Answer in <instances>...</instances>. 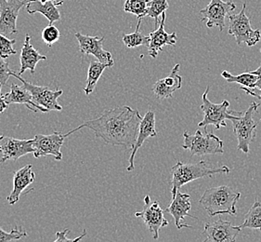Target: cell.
Listing matches in <instances>:
<instances>
[{"label":"cell","mask_w":261,"mask_h":242,"mask_svg":"<svg viewBox=\"0 0 261 242\" xmlns=\"http://www.w3.org/2000/svg\"><path fill=\"white\" fill-rule=\"evenodd\" d=\"M1 89L2 86H0V114H2L9 107V105L5 100V96L1 93Z\"/></svg>","instance_id":"obj_36"},{"label":"cell","mask_w":261,"mask_h":242,"mask_svg":"<svg viewBox=\"0 0 261 242\" xmlns=\"http://www.w3.org/2000/svg\"><path fill=\"white\" fill-rule=\"evenodd\" d=\"M169 8L167 0H150L148 4V14L147 16L151 17L154 20L155 27H158L159 17L162 15L163 12L167 11Z\"/></svg>","instance_id":"obj_29"},{"label":"cell","mask_w":261,"mask_h":242,"mask_svg":"<svg viewBox=\"0 0 261 242\" xmlns=\"http://www.w3.org/2000/svg\"><path fill=\"white\" fill-rule=\"evenodd\" d=\"M241 90L246 91L247 94L251 95V96H254L257 99L261 100V88L260 89H257V88H247V87H242Z\"/></svg>","instance_id":"obj_35"},{"label":"cell","mask_w":261,"mask_h":242,"mask_svg":"<svg viewBox=\"0 0 261 242\" xmlns=\"http://www.w3.org/2000/svg\"><path fill=\"white\" fill-rule=\"evenodd\" d=\"M74 36L79 41L80 53L83 55H93L99 62L114 65L112 54L103 49L105 37H90L80 33H75Z\"/></svg>","instance_id":"obj_14"},{"label":"cell","mask_w":261,"mask_h":242,"mask_svg":"<svg viewBox=\"0 0 261 242\" xmlns=\"http://www.w3.org/2000/svg\"><path fill=\"white\" fill-rule=\"evenodd\" d=\"M179 67V63H177L171 70V73L168 75L167 78L159 79L153 84L152 92L156 96L157 99L164 100L172 98L173 93L176 90L181 89L182 78L178 75Z\"/></svg>","instance_id":"obj_19"},{"label":"cell","mask_w":261,"mask_h":242,"mask_svg":"<svg viewBox=\"0 0 261 242\" xmlns=\"http://www.w3.org/2000/svg\"><path fill=\"white\" fill-rule=\"evenodd\" d=\"M27 232L22 227H15L12 228L11 232H6L0 227V242H10L20 240L27 237Z\"/></svg>","instance_id":"obj_30"},{"label":"cell","mask_w":261,"mask_h":242,"mask_svg":"<svg viewBox=\"0 0 261 242\" xmlns=\"http://www.w3.org/2000/svg\"><path fill=\"white\" fill-rule=\"evenodd\" d=\"M183 139L184 142L181 148L189 150L192 156L203 157L206 155L224 154L223 141L213 133H207L206 131L204 134L196 131L193 135L184 132Z\"/></svg>","instance_id":"obj_5"},{"label":"cell","mask_w":261,"mask_h":242,"mask_svg":"<svg viewBox=\"0 0 261 242\" xmlns=\"http://www.w3.org/2000/svg\"><path fill=\"white\" fill-rule=\"evenodd\" d=\"M259 105L256 102L252 103L245 114L232 119L233 133L238 140V150L245 154L249 152V146L255 141L256 135L257 122L254 119V114L257 111Z\"/></svg>","instance_id":"obj_6"},{"label":"cell","mask_w":261,"mask_h":242,"mask_svg":"<svg viewBox=\"0 0 261 242\" xmlns=\"http://www.w3.org/2000/svg\"><path fill=\"white\" fill-rule=\"evenodd\" d=\"M60 6L53 0H48L46 2H41L40 0H33L27 5V11L29 14L41 13L45 16L49 23H54L55 21L61 20V13L57 9Z\"/></svg>","instance_id":"obj_23"},{"label":"cell","mask_w":261,"mask_h":242,"mask_svg":"<svg viewBox=\"0 0 261 242\" xmlns=\"http://www.w3.org/2000/svg\"><path fill=\"white\" fill-rule=\"evenodd\" d=\"M41 2H46V1H48V0H40ZM53 1H54V2H56V3H58L59 5H63V0H53Z\"/></svg>","instance_id":"obj_38"},{"label":"cell","mask_w":261,"mask_h":242,"mask_svg":"<svg viewBox=\"0 0 261 242\" xmlns=\"http://www.w3.org/2000/svg\"><path fill=\"white\" fill-rule=\"evenodd\" d=\"M246 3L238 14L229 15V30L230 36L235 37L236 43L241 46L246 43L248 47H253L260 41L261 32L259 29L254 30L251 27L250 19L246 16Z\"/></svg>","instance_id":"obj_7"},{"label":"cell","mask_w":261,"mask_h":242,"mask_svg":"<svg viewBox=\"0 0 261 242\" xmlns=\"http://www.w3.org/2000/svg\"><path fill=\"white\" fill-rule=\"evenodd\" d=\"M260 53H261V50H260Z\"/></svg>","instance_id":"obj_40"},{"label":"cell","mask_w":261,"mask_h":242,"mask_svg":"<svg viewBox=\"0 0 261 242\" xmlns=\"http://www.w3.org/2000/svg\"><path fill=\"white\" fill-rule=\"evenodd\" d=\"M0 86H2V85H1V83H0Z\"/></svg>","instance_id":"obj_39"},{"label":"cell","mask_w":261,"mask_h":242,"mask_svg":"<svg viewBox=\"0 0 261 242\" xmlns=\"http://www.w3.org/2000/svg\"><path fill=\"white\" fill-rule=\"evenodd\" d=\"M142 119L140 112L129 106H118L105 110L99 117L85 121L80 126L65 134L66 138L82 128L93 131L96 138L107 144L132 149L136 142L139 128Z\"/></svg>","instance_id":"obj_1"},{"label":"cell","mask_w":261,"mask_h":242,"mask_svg":"<svg viewBox=\"0 0 261 242\" xmlns=\"http://www.w3.org/2000/svg\"><path fill=\"white\" fill-rule=\"evenodd\" d=\"M150 0H125L124 10L127 13L137 16L139 20H142L148 14V4Z\"/></svg>","instance_id":"obj_28"},{"label":"cell","mask_w":261,"mask_h":242,"mask_svg":"<svg viewBox=\"0 0 261 242\" xmlns=\"http://www.w3.org/2000/svg\"><path fill=\"white\" fill-rule=\"evenodd\" d=\"M241 230L240 226L234 227L230 222L219 218L217 221L205 224L202 235L206 237L204 242H234Z\"/></svg>","instance_id":"obj_13"},{"label":"cell","mask_w":261,"mask_h":242,"mask_svg":"<svg viewBox=\"0 0 261 242\" xmlns=\"http://www.w3.org/2000/svg\"><path fill=\"white\" fill-rule=\"evenodd\" d=\"M141 20H139L138 25H137L136 30L134 33L131 34H125L123 36V42L125 45V47L128 49H135L140 46H147L150 43V36H145L141 32H140V27H141Z\"/></svg>","instance_id":"obj_26"},{"label":"cell","mask_w":261,"mask_h":242,"mask_svg":"<svg viewBox=\"0 0 261 242\" xmlns=\"http://www.w3.org/2000/svg\"><path fill=\"white\" fill-rule=\"evenodd\" d=\"M165 211L162 210L158 201L145 203L144 209L135 213L136 217L141 218L152 234L153 239L159 238V231L162 227L168 226V221L164 216Z\"/></svg>","instance_id":"obj_15"},{"label":"cell","mask_w":261,"mask_h":242,"mask_svg":"<svg viewBox=\"0 0 261 242\" xmlns=\"http://www.w3.org/2000/svg\"><path fill=\"white\" fill-rule=\"evenodd\" d=\"M70 230L69 229H64L63 231L57 232L56 233V239L55 242H63V241H79L80 239H82L83 237L87 236V230L84 229L83 234H81L79 237H75V238H68L66 237V234H68Z\"/></svg>","instance_id":"obj_34"},{"label":"cell","mask_w":261,"mask_h":242,"mask_svg":"<svg viewBox=\"0 0 261 242\" xmlns=\"http://www.w3.org/2000/svg\"><path fill=\"white\" fill-rule=\"evenodd\" d=\"M230 168L227 166L215 168L204 160H201L196 164L184 163L178 161L171 168L172 198L176 195L177 191L181 188V186L194 180L201 179L204 177H213L216 174H230Z\"/></svg>","instance_id":"obj_2"},{"label":"cell","mask_w":261,"mask_h":242,"mask_svg":"<svg viewBox=\"0 0 261 242\" xmlns=\"http://www.w3.org/2000/svg\"><path fill=\"white\" fill-rule=\"evenodd\" d=\"M192 209V204H191V196L188 194H184L179 192V190L177 191L176 195L172 198V202L170 206L165 210V212L169 213L173 216L176 227L178 229H181L182 227H188L191 228V226L188 224L182 223L185 219V217H192L193 219L198 220L196 217L190 215V211Z\"/></svg>","instance_id":"obj_17"},{"label":"cell","mask_w":261,"mask_h":242,"mask_svg":"<svg viewBox=\"0 0 261 242\" xmlns=\"http://www.w3.org/2000/svg\"><path fill=\"white\" fill-rule=\"evenodd\" d=\"M252 73L253 74L256 75L257 76V78H258V80H257V82H256V88L257 89H260L261 88V65L258 67V68L255 70V71H252Z\"/></svg>","instance_id":"obj_37"},{"label":"cell","mask_w":261,"mask_h":242,"mask_svg":"<svg viewBox=\"0 0 261 242\" xmlns=\"http://www.w3.org/2000/svg\"><path fill=\"white\" fill-rule=\"evenodd\" d=\"M34 138L21 140L13 137L0 135V163L8 160H18L27 154L34 153Z\"/></svg>","instance_id":"obj_12"},{"label":"cell","mask_w":261,"mask_h":242,"mask_svg":"<svg viewBox=\"0 0 261 242\" xmlns=\"http://www.w3.org/2000/svg\"><path fill=\"white\" fill-rule=\"evenodd\" d=\"M113 65L110 63H105L99 61H90L89 71H88V78H87V85L84 89L86 95L91 94L94 91L96 85L99 81V78L107 67H112Z\"/></svg>","instance_id":"obj_24"},{"label":"cell","mask_w":261,"mask_h":242,"mask_svg":"<svg viewBox=\"0 0 261 242\" xmlns=\"http://www.w3.org/2000/svg\"><path fill=\"white\" fill-rule=\"evenodd\" d=\"M32 168L33 165L28 164L13 174V189L7 198V201L10 205H15L20 200L21 193L34 183L36 179V174L32 171Z\"/></svg>","instance_id":"obj_20"},{"label":"cell","mask_w":261,"mask_h":242,"mask_svg":"<svg viewBox=\"0 0 261 242\" xmlns=\"http://www.w3.org/2000/svg\"><path fill=\"white\" fill-rule=\"evenodd\" d=\"M165 22H166V11L163 12L160 26L155 31L150 33V43L148 45V53L151 58L155 59L159 52H162L163 47L165 46H175L178 37L177 34L174 32L168 34L165 31Z\"/></svg>","instance_id":"obj_18"},{"label":"cell","mask_w":261,"mask_h":242,"mask_svg":"<svg viewBox=\"0 0 261 242\" xmlns=\"http://www.w3.org/2000/svg\"><path fill=\"white\" fill-rule=\"evenodd\" d=\"M209 89L210 88L207 86L206 90L202 95L203 105L201 106V108L204 112V118L199 122L198 127H204V129H206L208 125H213L216 130H220L221 127L227 126V123H225L226 119L232 120L237 116L243 115L242 112L229 109L230 103L227 100L223 101L221 104H213L207 97Z\"/></svg>","instance_id":"obj_4"},{"label":"cell","mask_w":261,"mask_h":242,"mask_svg":"<svg viewBox=\"0 0 261 242\" xmlns=\"http://www.w3.org/2000/svg\"><path fill=\"white\" fill-rule=\"evenodd\" d=\"M260 121H261V118H260Z\"/></svg>","instance_id":"obj_41"},{"label":"cell","mask_w":261,"mask_h":242,"mask_svg":"<svg viewBox=\"0 0 261 242\" xmlns=\"http://www.w3.org/2000/svg\"><path fill=\"white\" fill-rule=\"evenodd\" d=\"M236 5L231 1L224 2L222 0H211L208 5L200 11L201 20L206 21L208 28L219 27L220 32L225 27V19L231 11H235Z\"/></svg>","instance_id":"obj_11"},{"label":"cell","mask_w":261,"mask_h":242,"mask_svg":"<svg viewBox=\"0 0 261 242\" xmlns=\"http://www.w3.org/2000/svg\"><path fill=\"white\" fill-rule=\"evenodd\" d=\"M15 42V39H10L8 37L0 34V56L6 59L11 55L16 54L17 52L13 49Z\"/></svg>","instance_id":"obj_32"},{"label":"cell","mask_w":261,"mask_h":242,"mask_svg":"<svg viewBox=\"0 0 261 242\" xmlns=\"http://www.w3.org/2000/svg\"><path fill=\"white\" fill-rule=\"evenodd\" d=\"M33 0H0V34L10 37L18 33L19 11Z\"/></svg>","instance_id":"obj_10"},{"label":"cell","mask_w":261,"mask_h":242,"mask_svg":"<svg viewBox=\"0 0 261 242\" xmlns=\"http://www.w3.org/2000/svg\"><path fill=\"white\" fill-rule=\"evenodd\" d=\"M157 131L155 128V114L153 111H148L145 116L142 117L139 128V133L137 137L136 142L134 144V148H132V153L129 157V166L127 167V172H132L135 168V156L142 144L150 137H156Z\"/></svg>","instance_id":"obj_16"},{"label":"cell","mask_w":261,"mask_h":242,"mask_svg":"<svg viewBox=\"0 0 261 242\" xmlns=\"http://www.w3.org/2000/svg\"><path fill=\"white\" fill-rule=\"evenodd\" d=\"M241 229H259L261 231V203L255 201L245 216V221L240 226Z\"/></svg>","instance_id":"obj_25"},{"label":"cell","mask_w":261,"mask_h":242,"mask_svg":"<svg viewBox=\"0 0 261 242\" xmlns=\"http://www.w3.org/2000/svg\"><path fill=\"white\" fill-rule=\"evenodd\" d=\"M41 37L43 41L46 43L48 47H51L54 43L57 42L60 39L61 33L53 23H49L42 30Z\"/></svg>","instance_id":"obj_31"},{"label":"cell","mask_w":261,"mask_h":242,"mask_svg":"<svg viewBox=\"0 0 261 242\" xmlns=\"http://www.w3.org/2000/svg\"><path fill=\"white\" fill-rule=\"evenodd\" d=\"M31 37L27 34L25 35V39L24 43L21 47V56H20V72L19 75H22L27 70H30L31 74H35L36 67L37 63H39L42 60H47V56L42 55L37 52L35 47L32 46Z\"/></svg>","instance_id":"obj_22"},{"label":"cell","mask_w":261,"mask_h":242,"mask_svg":"<svg viewBox=\"0 0 261 242\" xmlns=\"http://www.w3.org/2000/svg\"><path fill=\"white\" fill-rule=\"evenodd\" d=\"M11 69L10 64L6 61L5 58L0 56V83L2 86L8 82L11 77Z\"/></svg>","instance_id":"obj_33"},{"label":"cell","mask_w":261,"mask_h":242,"mask_svg":"<svg viewBox=\"0 0 261 242\" xmlns=\"http://www.w3.org/2000/svg\"><path fill=\"white\" fill-rule=\"evenodd\" d=\"M4 96H5L6 102L9 106L13 104H18V105H23L27 106V108L33 112L40 111L43 113H47L49 111L36 104L29 90H27L23 86L21 87L19 85L11 83V91L6 93Z\"/></svg>","instance_id":"obj_21"},{"label":"cell","mask_w":261,"mask_h":242,"mask_svg":"<svg viewBox=\"0 0 261 242\" xmlns=\"http://www.w3.org/2000/svg\"><path fill=\"white\" fill-rule=\"evenodd\" d=\"M11 77H14L15 79H19L22 83V86L29 90L31 93L35 103L43 108H46L47 110L62 111L63 106L58 103V98L62 96L63 91L62 90H51L47 87H41L37 85L32 84L22 79L21 75L16 74L11 70Z\"/></svg>","instance_id":"obj_8"},{"label":"cell","mask_w":261,"mask_h":242,"mask_svg":"<svg viewBox=\"0 0 261 242\" xmlns=\"http://www.w3.org/2000/svg\"><path fill=\"white\" fill-rule=\"evenodd\" d=\"M221 76L226 79L227 82L229 83H238V84L243 85L244 87L247 88H256V82L258 80L257 76L253 74L252 72H246L244 74L238 75V76H233L230 74L228 71H222Z\"/></svg>","instance_id":"obj_27"},{"label":"cell","mask_w":261,"mask_h":242,"mask_svg":"<svg viewBox=\"0 0 261 242\" xmlns=\"http://www.w3.org/2000/svg\"><path fill=\"white\" fill-rule=\"evenodd\" d=\"M65 138V134L59 132H54L49 135L37 134L34 137V157L38 158L53 156L55 160L61 161L63 159L61 148Z\"/></svg>","instance_id":"obj_9"},{"label":"cell","mask_w":261,"mask_h":242,"mask_svg":"<svg viewBox=\"0 0 261 242\" xmlns=\"http://www.w3.org/2000/svg\"><path fill=\"white\" fill-rule=\"evenodd\" d=\"M240 198L239 192H236L230 186L221 185L207 188L199 202L211 217L223 213L235 215L236 204Z\"/></svg>","instance_id":"obj_3"}]
</instances>
